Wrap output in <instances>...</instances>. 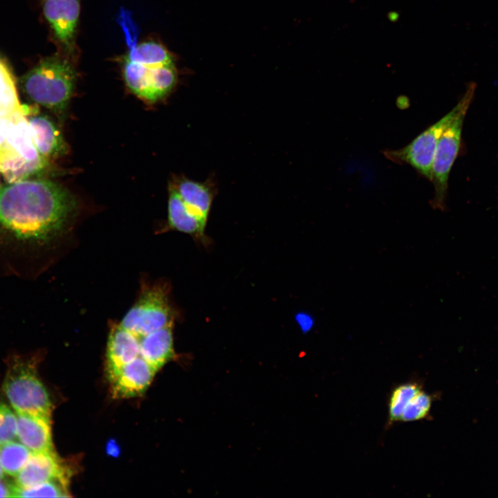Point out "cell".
<instances>
[{
    "mask_svg": "<svg viewBox=\"0 0 498 498\" xmlns=\"http://www.w3.org/2000/svg\"><path fill=\"white\" fill-rule=\"evenodd\" d=\"M138 356L140 346L138 336L123 329L119 323H113L111 325L106 352L107 374Z\"/></svg>",
    "mask_w": 498,
    "mask_h": 498,
    "instance_id": "8fae6325",
    "label": "cell"
},
{
    "mask_svg": "<svg viewBox=\"0 0 498 498\" xmlns=\"http://www.w3.org/2000/svg\"><path fill=\"white\" fill-rule=\"evenodd\" d=\"M17 435L31 452L53 451L50 418L17 413Z\"/></svg>",
    "mask_w": 498,
    "mask_h": 498,
    "instance_id": "4fadbf2b",
    "label": "cell"
},
{
    "mask_svg": "<svg viewBox=\"0 0 498 498\" xmlns=\"http://www.w3.org/2000/svg\"><path fill=\"white\" fill-rule=\"evenodd\" d=\"M300 323L304 331L310 330L313 325V319L309 315H302Z\"/></svg>",
    "mask_w": 498,
    "mask_h": 498,
    "instance_id": "484cf974",
    "label": "cell"
},
{
    "mask_svg": "<svg viewBox=\"0 0 498 498\" xmlns=\"http://www.w3.org/2000/svg\"><path fill=\"white\" fill-rule=\"evenodd\" d=\"M43 10L57 39L67 49H73L80 15L79 1L46 0Z\"/></svg>",
    "mask_w": 498,
    "mask_h": 498,
    "instance_id": "9c48e42d",
    "label": "cell"
},
{
    "mask_svg": "<svg viewBox=\"0 0 498 498\" xmlns=\"http://www.w3.org/2000/svg\"><path fill=\"white\" fill-rule=\"evenodd\" d=\"M28 116L33 139L39 154L47 160L65 155L68 147L55 124L46 116Z\"/></svg>",
    "mask_w": 498,
    "mask_h": 498,
    "instance_id": "7c38bea8",
    "label": "cell"
},
{
    "mask_svg": "<svg viewBox=\"0 0 498 498\" xmlns=\"http://www.w3.org/2000/svg\"><path fill=\"white\" fill-rule=\"evenodd\" d=\"M31 451L24 445L11 441L0 445V464L4 473L15 477L30 457Z\"/></svg>",
    "mask_w": 498,
    "mask_h": 498,
    "instance_id": "ac0fdd59",
    "label": "cell"
},
{
    "mask_svg": "<svg viewBox=\"0 0 498 498\" xmlns=\"http://www.w3.org/2000/svg\"><path fill=\"white\" fill-rule=\"evenodd\" d=\"M174 319L166 282H143L138 299L119 324L135 335H145L173 324Z\"/></svg>",
    "mask_w": 498,
    "mask_h": 498,
    "instance_id": "277c9868",
    "label": "cell"
},
{
    "mask_svg": "<svg viewBox=\"0 0 498 498\" xmlns=\"http://www.w3.org/2000/svg\"><path fill=\"white\" fill-rule=\"evenodd\" d=\"M4 472L3 471V469L0 464V479H2L3 478Z\"/></svg>",
    "mask_w": 498,
    "mask_h": 498,
    "instance_id": "83f0119b",
    "label": "cell"
},
{
    "mask_svg": "<svg viewBox=\"0 0 498 498\" xmlns=\"http://www.w3.org/2000/svg\"><path fill=\"white\" fill-rule=\"evenodd\" d=\"M157 371L140 356L108 374L116 398L140 396L147 389Z\"/></svg>",
    "mask_w": 498,
    "mask_h": 498,
    "instance_id": "52a82bcc",
    "label": "cell"
},
{
    "mask_svg": "<svg viewBox=\"0 0 498 498\" xmlns=\"http://www.w3.org/2000/svg\"><path fill=\"white\" fill-rule=\"evenodd\" d=\"M168 225L170 229L187 234L203 245L209 238L205 224L185 203L172 185L168 199Z\"/></svg>",
    "mask_w": 498,
    "mask_h": 498,
    "instance_id": "5bb4252c",
    "label": "cell"
},
{
    "mask_svg": "<svg viewBox=\"0 0 498 498\" xmlns=\"http://www.w3.org/2000/svg\"><path fill=\"white\" fill-rule=\"evenodd\" d=\"M432 400L430 394L421 390L406 406L400 421L409 422L424 418L430 410Z\"/></svg>",
    "mask_w": 498,
    "mask_h": 498,
    "instance_id": "603a6c76",
    "label": "cell"
},
{
    "mask_svg": "<svg viewBox=\"0 0 498 498\" xmlns=\"http://www.w3.org/2000/svg\"><path fill=\"white\" fill-rule=\"evenodd\" d=\"M172 185L187 207L207 225L217 193L214 177L210 176L204 182L181 177Z\"/></svg>",
    "mask_w": 498,
    "mask_h": 498,
    "instance_id": "30bf717a",
    "label": "cell"
},
{
    "mask_svg": "<svg viewBox=\"0 0 498 498\" xmlns=\"http://www.w3.org/2000/svg\"><path fill=\"white\" fill-rule=\"evenodd\" d=\"M38 358L12 356L7 360L3 390L16 413L50 418L53 405L37 375Z\"/></svg>",
    "mask_w": 498,
    "mask_h": 498,
    "instance_id": "3957f363",
    "label": "cell"
},
{
    "mask_svg": "<svg viewBox=\"0 0 498 498\" xmlns=\"http://www.w3.org/2000/svg\"><path fill=\"white\" fill-rule=\"evenodd\" d=\"M458 104L445 116L430 126L403 148L387 149L383 155L398 164H407L431 181L435 150L439 138L455 116Z\"/></svg>",
    "mask_w": 498,
    "mask_h": 498,
    "instance_id": "8992f818",
    "label": "cell"
},
{
    "mask_svg": "<svg viewBox=\"0 0 498 498\" xmlns=\"http://www.w3.org/2000/svg\"><path fill=\"white\" fill-rule=\"evenodd\" d=\"M17 435V415L0 401V445L14 441Z\"/></svg>",
    "mask_w": 498,
    "mask_h": 498,
    "instance_id": "cb8c5ba5",
    "label": "cell"
},
{
    "mask_svg": "<svg viewBox=\"0 0 498 498\" xmlns=\"http://www.w3.org/2000/svg\"><path fill=\"white\" fill-rule=\"evenodd\" d=\"M75 82L73 65L61 57H51L26 73L19 84L29 100L61 115L68 107Z\"/></svg>",
    "mask_w": 498,
    "mask_h": 498,
    "instance_id": "7a4b0ae2",
    "label": "cell"
},
{
    "mask_svg": "<svg viewBox=\"0 0 498 498\" xmlns=\"http://www.w3.org/2000/svg\"><path fill=\"white\" fill-rule=\"evenodd\" d=\"M0 497H12V483L8 484L0 479Z\"/></svg>",
    "mask_w": 498,
    "mask_h": 498,
    "instance_id": "d4e9b609",
    "label": "cell"
},
{
    "mask_svg": "<svg viewBox=\"0 0 498 498\" xmlns=\"http://www.w3.org/2000/svg\"><path fill=\"white\" fill-rule=\"evenodd\" d=\"M68 477L66 465L54 450L31 452L26 463L15 476L14 484L19 488H29Z\"/></svg>",
    "mask_w": 498,
    "mask_h": 498,
    "instance_id": "ba28073f",
    "label": "cell"
},
{
    "mask_svg": "<svg viewBox=\"0 0 498 498\" xmlns=\"http://www.w3.org/2000/svg\"><path fill=\"white\" fill-rule=\"evenodd\" d=\"M77 203L46 179H25L0 187V246L17 252L46 246L66 230Z\"/></svg>",
    "mask_w": 498,
    "mask_h": 498,
    "instance_id": "6da1fadb",
    "label": "cell"
},
{
    "mask_svg": "<svg viewBox=\"0 0 498 498\" xmlns=\"http://www.w3.org/2000/svg\"><path fill=\"white\" fill-rule=\"evenodd\" d=\"M421 390L416 382H406L396 387L392 391L389 400V419L390 421H400V417L411 399Z\"/></svg>",
    "mask_w": 498,
    "mask_h": 498,
    "instance_id": "7402d4cb",
    "label": "cell"
},
{
    "mask_svg": "<svg viewBox=\"0 0 498 498\" xmlns=\"http://www.w3.org/2000/svg\"><path fill=\"white\" fill-rule=\"evenodd\" d=\"M400 17V15L396 11H390L387 13V19L391 22H396Z\"/></svg>",
    "mask_w": 498,
    "mask_h": 498,
    "instance_id": "4316f807",
    "label": "cell"
},
{
    "mask_svg": "<svg viewBox=\"0 0 498 498\" xmlns=\"http://www.w3.org/2000/svg\"><path fill=\"white\" fill-rule=\"evenodd\" d=\"M6 119L7 141L22 158L30 162H47L38 151L31 134L24 108L15 111Z\"/></svg>",
    "mask_w": 498,
    "mask_h": 498,
    "instance_id": "2e32d148",
    "label": "cell"
},
{
    "mask_svg": "<svg viewBox=\"0 0 498 498\" xmlns=\"http://www.w3.org/2000/svg\"><path fill=\"white\" fill-rule=\"evenodd\" d=\"M68 478L64 477L29 487L19 488L12 483V497H66Z\"/></svg>",
    "mask_w": 498,
    "mask_h": 498,
    "instance_id": "d6986e66",
    "label": "cell"
},
{
    "mask_svg": "<svg viewBox=\"0 0 498 498\" xmlns=\"http://www.w3.org/2000/svg\"><path fill=\"white\" fill-rule=\"evenodd\" d=\"M173 324L145 335H136L139 339L140 356L156 371L175 356Z\"/></svg>",
    "mask_w": 498,
    "mask_h": 498,
    "instance_id": "9a60e30c",
    "label": "cell"
},
{
    "mask_svg": "<svg viewBox=\"0 0 498 498\" xmlns=\"http://www.w3.org/2000/svg\"><path fill=\"white\" fill-rule=\"evenodd\" d=\"M123 76L127 86L133 93L148 100L150 66L126 59L123 66Z\"/></svg>",
    "mask_w": 498,
    "mask_h": 498,
    "instance_id": "ffe728a7",
    "label": "cell"
},
{
    "mask_svg": "<svg viewBox=\"0 0 498 498\" xmlns=\"http://www.w3.org/2000/svg\"><path fill=\"white\" fill-rule=\"evenodd\" d=\"M21 107L12 75L0 62V118H6Z\"/></svg>",
    "mask_w": 498,
    "mask_h": 498,
    "instance_id": "44dd1931",
    "label": "cell"
},
{
    "mask_svg": "<svg viewBox=\"0 0 498 498\" xmlns=\"http://www.w3.org/2000/svg\"><path fill=\"white\" fill-rule=\"evenodd\" d=\"M474 88L470 86L458 103L457 112L444 130L438 142L432 168L434 196L431 201L434 208L443 210L448 190L449 174L458 155L462 126L465 116L474 94Z\"/></svg>",
    "mask_w": 498,
    "mask_h": 498,
    "instance_id": "5b68a950",
    "label": "cell"
},
{
    "mask_svg": "<svg viewBox=\"0 0 498 498\" xmlns=\"http://www.w3.org/2000/svg\"><path fill=\"white\" fill-rule=\"evenodd\" d=\"M126 59L147 66L174 63L172 56L168 50L161 44L154 42H147L133 46Z\"/></svg>",
    "mask_w": 498,
    "mask_h": 498,
    "instance_id": "e0dca14e",
    "label": "cell"
}]
</instances>
